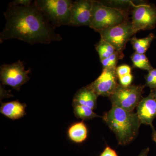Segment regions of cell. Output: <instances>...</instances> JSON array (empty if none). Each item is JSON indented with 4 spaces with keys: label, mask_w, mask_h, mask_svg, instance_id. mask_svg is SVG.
Wrapping results in <instances>:
<instances>
[{
    "label": "cell",
    "mask_w": 156,
    "mask_h": 156,
    "mask_svg": "<svg viewBox=\"0 0 156 156\" xmlns=\"http://www.w3.org/2000/svg\"><path fill=\"white\" fill-rule=\"evenodd\" d=\"M131 59L134 67L148 72L154 69L145 54H140L135 52L131 56Z\"/></svg>",
    "instance_id": "cell-17"
},
{
    "label": "cell",
    "mask_w": 156,
    "mask_h": 156,
    "mask_svg": "<svg viewBox=\"0 0 156 156\" xmlns=\"http://www.w3.org/2000/svg\"><path fill=\"white\" fill-rule=\"evenodd\" d=\"M151 128L152 130L151 134L152 138L153 140L156 144V130L154 128V127Z\"/></svg>",
    "instance_id": "cell-26"
},
{
    "label": "cell",
    "mask_w": 156,
    "mask_h": 156,
    "mask_svg": "<svg viewBox=\"0 0 156 156\" xmlns=\"http://www.w3.org/2000/svg\"><path fill=\"white\" fill-rule=\"evenodd\" d=\"M93 1L79 0L73 2L69 26L80 27L88 26L90 27L92 18Z\"/></svg>",
    "instance_id": "cell-10"
},
{
    "label": "cell",
    "mask_w": 156,
    "mask_h": 156,
    "mask_svg": "<svg viewBox=\"0 0 156 156\" xmlns=\"http://www.w3.org/2000/svg\"><path fill=\"white\" fill-rule=\"evenodd\" d=\"M149 152V148L148 147L145 148L141 151L140 153L137 156H148Z\"/></svg>",
    "instance_id": "cell-25"
},
{
    "label": "cell",
    "mask_w": 156,
    "mask_h": 156,
    "mask_svg": "<svg viewBox=\"0 0 156 156\" xmlns=\"http://www.w3.org/2000/svg\"><path fill=\"white\" fill-rule=\"evenodd\" d=\"M95 49L98 53L100 60L108 58L116 51L111 45L101 39L95 45Z\"/></svg>",
    "instance_id": "cell-18"
},
{
    "label": "cell",
    "mask_w": 156,
    "mask_h": 156,
    "mask_svg": "<svg viewBox=\"0 0 156 156\" xmlns=\"http://www.w3.org/2000/svg\"><path fill=\"white\" fill-rule=\"evenodd\" d=\"M30 72V69L26 70L23 62L20 60L12 64L2 65L0 70L1 81L3 85L19 91L20 87L30 80L28 76Z\"/></svg>",
    "instance_id": "cell-7"
},
{
    "label": "cell",
    "mask_w": 156,
    "mask_h": 156,
    "mask_svg": "<svg viewBox=\"0 0 156 156\" xmlns=\"http://www.w3.org/2000/svg\"><path fill=\"white\" fill-rule=\"evenodd\" d=\"M136 114L141 124L154 127L153 122L156 117V98L151 93L140 101L136 107Z\"/></svg>",
    "instance_id": "cell-11"
},
{
    "label": "cell",
    "mask_w": 156,
    "mask_h": 156,
    "mask_svg": "<svg viewBox=\"0 0 156 156\" xmlns=\"http://www.w3.org/2000/svg\"><path fill=\"white\" fill-rule=\"evenodd\" d=\"M131 24L135 34L141 30L154 28L156 25V8L147 4L133 5Z\"/></svg>",
    "instance_id": "cell-8"
},
{
    "label": "cell",
    "mask_w": 156,
    "mask_h": 156,
    "mask_svg": "<svg viewBox=\"0 0 156 156\" xmlns=\"http://www.w3.org/2000/svg\"><path fill=\"white\" fill-rule=\"evenodd\" d=\"M145 85L117 86L109 98L112 106L118 107L128 111L133 112L142 99Z\"/></svg>",
    "instance_id": "cell-5"
},
{
    "label": "cell",
    "mask_w": 156,
    "mask_h": 156,
    "mask_svg": "<svg viewBox=\"0 0 156 156\" xmlns=\"http://www.w3.org/2000/svg\"><path fill=\"white\" fill-rule=\"evenodd\" d=\"M5 28L0 34V43L16 39L30 44H50L60 41L62 37L54 30V26L45 17L34 2L28 6L10 3L4 13Z\"/></svg>",
    "instance_id": "cell-1"
},
{
    "label": "cell",
    "mask_w": 156,
    "mask_h": 156,
    "mask_svg": "<svg viewBox=\"0 0 156 156\" xmlns=\"http://www.w3.org/2000/svg\"><path fill=\"white\" fill-rule=\"evenodd\" d=\"M74 113L76 117L82 120H91L95 118L100 117L95 114L93 110L87 106L78 105H73Z\"/></svg>",
    "instance_id": "cell-16"
},
{
    "label": "cell",
    "mask_w": 156,
    "mask_h": 156,
    "mask_svg": "<svg viewBox=\"0 0 156 156\" xmlns=\"http://www.w3.org/2000/svg\"><path fill=\"white\" fill-rule=\"evenodd\" d=\"M102 118L114 133L118 143L121 145H128L134 141L138 135L141 125L136 113L118 107L112 106Z\"/></svg>",
    "instance_id": "cell-2"
},
{
    "label": "cell",
    "mask_w": 156,
    "mask_h": 156,
    "mask_svg": "<svg viewBox=\"0 0 156 156\" xmlns=\"http://www.w3.org/2000/svg\"><path fill=\"white\" fill-rule=\"evenodd\" d=\"M119 81L120 85L123 87H128L131 86L132 80H133V76L131 73L124 76L118 78Z\"/></svg>",
    "instance_id": "cell-21"
},
{
    "label": "cell",
    "mask_w": 156,
    "mask_h": 156,
    "mask_svg": "<svg viewBox=\"0 0 156 156\" xmlns=\"http://www.w3.org/2000/svg\"><path fill=\"white\" fill-rule=\"evenodd\" d=\"M154 37L153 34H151L144 38L137 39L135 37H133L131 38L130 41L136 53L140 54H144L149 48L151 43Z\"/></svg>",
    "instance_id": "cell-15"
},
{
    "label": "cell",
    "mask_w": 156,
    "mask_h": 156,
    "mask_svg": "<svg viewBox=\"0 0 156 156\" xmlns=\"http://www.w3.org/2000/svg\"><path fill=\"white\" fill-rule=\"evenodd\" d=\"M116 68H104L98 78L89 86L98 96L110 97L119 84Z\"/></svg>",
    "instance_id": "cell-9"
},
{
    "label": "cell",
    "mask_w": 156,
    "mask_h": 156,
    "mask_svg": "<svg viewBox=\"0 0 156 156\" xmlns=\"http://www.w3.org/2000/svg\"><path fill=\"white\" fill-rule=\"evenodd\" d=\"M73 2L70 0H37L34 3L52 25L59 27L69 25Z\"/></svg>",
    "instance_id": "cell-4"
},
{
    "label": "cell",
    "mask_w": 156,
    "mask_h": 156,
    "mask_svg": "<svg viewBox=\"0 0 156 156\" xmlns=\"http://www.w3.org/2000/svg\"><path fill=\"white\" fill-rule=\"evenodd\" d=\"M100 156H119L116 152L110 147L107 146Z\"/></svg>",
    "instance_id": "cell-23"
},
{
    "label": "cell",
    "mask_w": 156,
    "mask_h": 156,
    "mask_svg": "<svg viewBox=\"0 0 156 156\" xmlns=\"http://www.w3.org/2000/svg\"><path fill=\"white\" fill-rule=\"evenodd\" d=\"M69 137L73 142L81 143L87 139L88 129L83 122L74 123L70 126L68 130Z\"/></svg>",
    "instance_id": "cell-14"
},
{
    "label": "cell",
    "mask_w": 156,
    "mask_h": 156,
    "mask_svg": "<svg viewBox=\"0 0 156 156\" xmlns=\"http://www.w3.org/2000/svg\"><path fill=\"white\" fill-rule=\"evenodd\" d=\"M26 105L20 103L18 101L2 104L0 112L2 114L12 120L22 118L26 115Z\"/></svg>",
    "instance_id": "cell-13"
},
{
    "label": "cell",
    "mask_w": 156,
    "mask_h": 156,
    "mask_svg": "<svg viewBox=\"0 0 156 156\" xmlns=\"http://www.w3.org/2000/svg\"><path fill=\"white\" fill-rule=\"evenodd\" d=\"M32 2V1L30 0H15L11 3L16 5L28 6Z\"/></svg>",
    "instance_id": "cell-24"
},
{
    "label": "cell",
    "mask_w": 156,
    "mask_h": 156,
    "mask_svg": "<svg viewBox=\"0 0 156 156\" xmlns=\"http://www.w3.org/2000/svg\"><path fill=\"white\" fill-rule=\"evenodd\" d=\"M116 72L118 78L131 73V68L129 66L124 65L116 68Z\"/></svg>",
    "instance_id": "cell-20"
},
{
    "label": "cell",
    "mask_w": 156,
    "mask_h": 156,
    "mask_svg": "<svg viewBox=\"0 0 156 156\" xmlns=\"http://www.w3.org/2000/svg\"><path fill=\"white\" fill-rule=\"evenodd\" d=\"M148 73H149L152 75L154 77V78L156 80V69H153L151 70L148 72Z\"/></svg>",
    "instance_id": "cell-27"
},
{
    "label": "cell",
    "mask_w": 156,
    "mask_h": 156,
    "mask_svg": "<svg viewBox=\"0 0 156 156\" xmlns=\"http://www.w3.org/2000/svg\"><path fill=\"white\" fill-rule=\"evenodd\" d=\"M128 17L127 12L122 9L109 7L93 1L90 27L98 32L128 21Z\"/></svg>",
    "instance_id": "cell-3"
},
{
    "label": "cell",
    "mask_w": 156,
    "mask_h": 156,
    "mask_svg": "<svg viewBox=\"0 0 156 156\" xmlns=\"http://www.w3.org/2000/svg\"><path fill=\"white\" fill-rule=\"evenodd\" d=\"M98 96L88 85L78 90L74 97L73 105H78L87 106L94 109L97 106Z\"/></svg>",
    "instance_id": "cell-12"
},
{
    "label": "cell",
    "mask_w": 156,
    "mask_h": 156,
    "mask_svg": "<svg viewBox=\"0 0 156 156\" xmlns=\"http://www.w3.org/2000/svg\"><path fill=\"white\" fill-rule=\"evenodd\" d=\"M150 93L156 98V88L153 89H151Z\"/></svg>",
    "instance_id": "cell-28"
},
{
    "label": "cell",
    "mask_w": 156,
    "mask_h": 156,
    "mask_svg": "<svg viewBox=\"0 0 156 156\" xmlns=\"http://www.w3.org/2000/svg\"><path fill=\"white\" fill-rule=\"evenodd\" d=\"M146 80L145 86L150 87L151 89H153L156 88V80L153 76L151 73H148L145 76Z\"/></svg>",
    "instance_id": "cell-22"
},
{
    "label": "cell",
    "mask_w": 156,
    "mask_h": 156,
    "mask_svg": "<svg viewBox=\"0 0 156 156\" xmlns=\"http://www.w3.org/2000/svg\"><path fill=\"white\" fill-rule=\"evenodd\" d=\"M124 56L123 53H120L116 51L108 58L100 60L103 66V69L116 68L118 60L122 58Z\"/></svg>",
    "instance_id": "cell-19"
},
{
    "label": "cell",
    "mask_w": 156,
    "mask_h": 156,
    "mask_svg": "<svg viewBox=\"0 0 156 156\" xmlns=\"http://www.w3.org/2000/svg\"><path fill=\"white\" fill-rule=\"evenodd\" d=\"M101 39L112 45L119 53H123L127 42L135 34L131 21H126L121 24L98 31Z\"/></svg>",
    "instance_id": "cell-6"
}]
</instances>
